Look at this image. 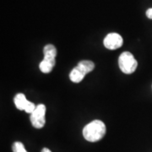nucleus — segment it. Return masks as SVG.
I'll return each mask as SVG.
<instances>
[{
    "mask_svg": "<svg viewBox=\"0 0 152 152\" xmlns=\"http://www.w3.org/2000/svg\"><path fill=\"white\" fill-rule=\"evenodd\" d=\"M44 58L40 63L39 68L40 70L44 74H48L53 70L56 64V56H57V49L53 45L48 44L43 48Z\"/></svg>",
    "mask_w": 152,
    "mask_h": 152,
    "instance_id": "obj_2",
    "label": "nucleus"
},
{
    "mask_svg": "<svg viewBox=\"0 0 152 152\" xmlns=\"http://www.w3.org/2000/svg\"><path fill=\"white\" fill-rule=\"evenodd\" d=\"M12 149H13V152H28L26 150L24 145L22 144L21 142L19 141L15 142V143L13 144Z\"/></svg>",
    "mask_w": 152,
    "mask_h": 152,
    "instance_id": "obj_8",
    "label": "nucleus"
},
{
    "mask_svg": "<svg viewBox=\"0 0 152 152\" xmlns=\"http://www.w3.org/2000/svg\"><path fill=\"white\" fill-rule=\"evenodd\" d=\"M14 102L17 109L20 111H25L26 113L30 114L32 113L33 111L37 107V106L31 102H29L26 96L22 93H19L15 96Z\"/></svg>",
    "mask_w": 152,
    "mask_h": 152,
    "instance_id": "obj_6",
    "label": "nucleus"
},
{
    "mask_svg": "<svg viewBox=\"0 0 152 152\" xmlns=\"http://www.w3.org/2000/svg\"><path fill=\"white\" fill-rule=\"evenodd\" d=\"M146 16L149 18V19H151L152 20V8L151 9H148L146 10Z\"/></svg>",
    "mask_w": 152,
    "mask_h": 152,
    "instance_id": "obj_9",
    "label": "nucleus"
},
{
    "mask_svg": "<svg viewBox=\"0 0 152 152\" xmlns=\"http://www.w3.org/2000/svg\"><path fill=\"white\" fill-rule=\"evenodd\" d=\"M124 43L123 37L118 33H109L104 38L103 44L106 48L109 50H116L122 47Z\"/></svg>",
    "mask_w": 152,
    "mask_h": 152,
    "instance_id": "obj_7",
    "label": "nucleus"
},
{
    "mask_svg": "<svg viewBox=\"0 0 152 152\" xmlns=\"http://www.w3.org/2000/svg\"><path fill=\"white\" fill-rule=\"evenodd\" d=\"M107 132L106 125L101 120H94L83 129V136L89 142H97L103 138Z\"/></svg>",
    "mask_w": 152,
    "mask_h": 152,
    "instance_id": "obj_1",
    "label": "nucleus"
},
{
    "mask_svg": "<svg viewBox=\"0 0 152 152\" xmlns=\"http://www.w3.org/2000/svg\"><path fill=\"white\" fill-rule=\"evenodd\" d=\"M118 65L121 71L126 75L133 74L138 67V62L129 52H124L118 58Z\"/></svg>",
    "mask_w": 152,
    "mask_h": 152,
    "instance_id": "obj_4",
    "label": "nucleus"
},
{
    "mask_svg": "<svg viewBox=\"0 0 152 152\" xmlns=\"http://www.w3.org/2000/svg\"><path fill=\"white\" fill-rule=\"evenodd\" d=\"M46 106L44 104H39L36 109L31 114L30 120L34 128L42 129L46 124Z\"/></svg>",
    "mask_w": 152,
    "mask_h": 152,
    "instance_id": "obj_5",
    "label": "nucleus"
},
{
    "mask_svg": "<svg viewBox=\"0 0 152 152\" xmlns=\"http://www.w3.org/2000/svg\"><path fill=\"white\" fill-rule=\"evenodd\" d=\"M42 152H52L49 149H48V148H43L42 150Z\"/></svg>",
    "mask_w": 152,
    "mask_h": 152,
    "instance_id": "obj_10",
    "label": "nucleus"
},
{
    "mask_svg": "<svg viewBox=\"0 0 152 152\" xmlns=\"http://www.w3.org/2000/svg\"><path fill=\"white\" fill-rule=\"evenodd\" d=\"M95 69V64L92 61L82 60L78 65L75 67L69 74V79L74 83H80L83 80L85 76L88 73L91 72Z\"/></svg>",
    "mask_w": 152,
    "mask_h": 152,
    "instance_id": "obj_3",
    "label": "nucleus"
}]
</instances>
